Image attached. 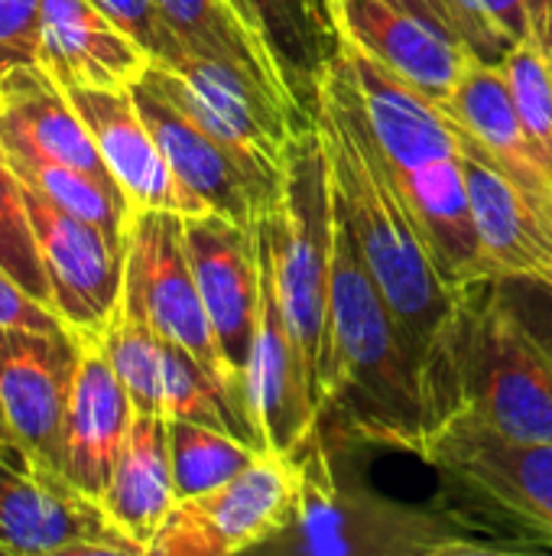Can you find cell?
I'll list each match as a JSON object with an SVG mask.
<instances>
[{"label":"cell","instance_id":"cell-1","mask_svg":"<svg viewBox=\"0 0 552 556\" xmlns=\"http://www.w3.org/2000/svg\"><path fill=\"white\" fill-rule=\"evenodd\" d=\"M312 127L329 160L338 212L351 228L387 306L394 309L410 352L423 362V352L442 326L455 290L442 280L423 244L394 166L368 127L342 55L329 65L319 85Z\"/></svg>","mask_w":552,"mask_h":556},{"label":"cell","instance_id":"cell-2","mask_svg":"<svg viewBox=\"0 0 552 556\" xmlns=\"http://www.w3.org/2000/svg\"><path fill=\"white\" fill-rule=\"evenodd\" d=\"M335 192V189H332ZM358 443L416 453L426 437L420 358L410 352L364 254L335 202L322 420Z\"/></svg>","mask_w":552,"mask_h":556},{"label":"cell","instance_id":"cell-3","mask_svg":"<svg viewBox=\"0 0 552 556\" xmlns=\"http://www.w3.org/2000/svg\"><path fill=\"white\" fill-rule=\"evenodd\" d=\"M426 430L468 420L514 443H552V358L482 277L455 300L420 362Z\"/></svg>","mask_w":552,"mask_h":556},{"label":"cell","instance_id":"cell-4","mask_svg":"<svg viewBox=\"0 0 552 556\" xmlns=\"http://www.w3.org/2000/svg\"><path fill=\"white\" fill-rule=\"evenodd\" d=\"M299 456L296 521L264 551L303 556H482L514 554L482 541L472 518L455 508H410L351 482L319 433Z\"/></svg>","mask_w":552,"mask_h":556},{"label":"cell","instance_id":"cell-5","mask_svg":"<svg viewBox=\"0 0 552 556\" xmlns=\"http://www.w3.org/2000/svg\"><path fill=\"white\" fill-rule=\"evenodd\" d=\"M335 192L316 127L293 134L283 182L260 222V248L283 323L303 355L322 414V355L329 329Z\"/></svg>","mask_w":552,"mask_h":556},{"label":"cell","instance_id":"cell-6","mask_svg":"<svg viewBox=\"0 0 552 556\" xmlns=\"http://www.w3.org/2000/svg\"><path fill=\"white\" fill-rule=\"evenodd\" d=\"M413 456L442 476L465 518L524 531L530 551L552 547V443H514L468 420H442Z\"/></svg>","mask_w":552,"mask_h":556},{"label":"cell","instance_id":"cell-7","mask_svg":"<svg viewBox=\"0 0 552 556\" xmlns=\"http://www.w3.org/2000/svg\"><path fill=\"white\" fill-rule=\"evenodd\" d=\"M143 75L198 121L264 189L280 192L283 163L293 134L303 130V124L277 94L254 75L195 52H185L172 65L150 62Z\"/></svg>","mask_w":552,"mask_h":556},{"label":"cell","instance_id":"cell-8","mask_svg":"<svg viewBox=\"0 0 552 556\" xmlns=\"http://www.w3.org/2000/svg\"><path fill=\"white\" fill-rule=\"evenodd\" d=\"M299 508V456L260 450L231 482L179 498L156 531L150 556H234L264 551Z\"/></svg>","mask_w":552,"mask_h":556},{"label":"cell","instance_id":"cell-9","mask_svg":"<svg viewBox=\"0 0 552 556\" xmlns=\"http://www.w3.org/2000/svg\"><path fill=\"white\" fill-rule=\"evenodd\" d=\"M0 551L7 556H143L101 502L20 440H0Z\"/></svg>","mask_w":552,"mask_h":556},{"label":"cell","instance_id":"cell-10","mask_svg":"<svg viewBox=\"0 0 552 556\" xmlns=\"http://www.w3.org/2000/svg\"><path fill=\"white\" fill-rule=\"evenodd\" d=\"M124 296L150 319V326L172 345L185 349L211 378H218L238 407L247 414L241 384L234 381L215 329L208 323L195 270L185 248V215L146 208L133 212L127 231V280ZM251 420V417H247Z\"/></svg>","mask_w":552,"mask_h":556},{"label":"cell","instance_id":"cell-11","mask_svg":"<svg viewBox=\"0 0 552 556\" xmlns=\"http://www.w3.org/2000/svg\"><path fill=\"white\" fill-rule=\"evenodd\" d=\"M23 195L55 316L81 342H101L124 303L127 248H117L98 225L68 215L29 186H23Z\"/></svg>","mask_w":552,"mask_h":556},{"label":"cell","instance_id":"cell-12","mask_svg":"<svg viewBox=\"0 0 552 556\" xmlns=\"http://www.w3.org/2000/svg\"><path fill=\"white\" fill-rule=\"evenodd\" d=\"M85 342L72 329L0 326V404L13 440L62 472V420Z\"/></svg>","mask_w":552,"mask_h":556},{"label":"cell","instance_id":"cell-13","mask_svg":"<svg viewBox=\"0 0 552 556\" xmlns=\"http://www.w3.org/2000/svg\"><path fill=\"white\" fill-rule=\"evenodd\" d=\"M185 248L218 349L244 394V371L260 313V228L208 212L185 218Z\"/></svg>","mask_w":552,"mask_h":556},{"label":"cell","instance_id":"cell-14","mask_svg":"<svg viewBox=\"0 0 552 556\" xmlns=\"http://www.w3.org/2000/svg\"><path fill=\"white\" fill-rule=\"evenodd\" d=\"M329 10L338 39L368 52L436 108L452 94L459 75L478 55L436 20L394 0H329Z\"/></svg>","mask_w":552,"mask_h":556},{"label":"cell","instance_id":"cell-15","mask_svg":"<svg viewBox=\"0 0 552 556\" xmlns=\"http://www.w3.org/2000/svg\"><path fill=\"white\" fill-rule=\"evenodd\" d=\"M244 401L260 450L296 456L319 433V404L303 355L283 323L260 248V313L244 371Z\"/></svg>","mask_w":552,"mask_h":556},{"label":"cell","instance_id":"cell-16","mask_svg":"<svg viewBox=\"0 0 552 556\" xmlns=\"http://www.w3.org/2000/svg\"><path fill=\"white\" fill-rule=\"evenodd\" d=\"M65 91L75 111L81 114V121L88 124L94 147L111 179L124 192L130 212L163 208V212H179L185 218L208 215V205L176 179L130 88H65Z\"/></svg>","mask_w":552,"mask_h":556},{"label":"cell","instance_id":"cell-17","mask_svg":"<svg viewBox=\"0 0 552 556\" xmlns=\"http://www.w3.org/2000/svg\"><path fill=\"white\" fill-rule=\"evenodd\" d=\"M130 91L156 143L163 147L176 179L195 199H202L208 212L247 228H260L277 192L264 189L198 121H192L146 75H140L130 85Z\"/></svg>","mask_w":552,"mask_h":556},{"label":"cell","instance_id":"cell-18","mask_svg":"<svg viewBox=\"0 0 552 556\" xmlns=\"http://www.w3.org/2000/svg\"><path fill=\"white\" fill-rule=\"evenodd\" d=\"M439 111L459 127L462 143L482 153L540 208L550 205L552 160L527 130L501 62L475 55Z\"/></svg>","mask_w":552,"mask_h":556},{"label":"cell","instance_id":"cell-19","mask_svg":"<svg viewBox=\"0 0 552 556\" xmlns=\"http://www.w3.org/2000/svg\"><path fill=\"white\" fill-rule=\"evenodd\" d=\"M0 147L3 153L49 160L117 186L68 91L39 62L0 72Z\"/></svg>","mask_w":552,"mask_h":556},{"label":"cell","instance_id":"cell-20","mask_svg":"<svg viewBox=\"0 0 552 556\" xmlns=\"http://www.w3.org/2000/svg\"><path fill=\"white\" fill-rule=\"evenodd\" d=\"M133 401L101 342H85L62 420V476L101 502L133 424Z\"/></svg>","mask_w":552,"mask_h":556},{"label":"cell","instance_id":"cell-21","mask_svg":"<svg viewBox=\"0 0 552 556\" xmlns=\"http://www.w3.org/2000/svg\"><path fill=\"white\" fill-rule=\"evenodd\" d=\"M36 62L62 88H130L150 55L94 0H39Z\"/></svg>","mask_w":552,"mask_h":556},{"label":"cell","instance_id":"cell-22","mask_svg":"<svg viewBox=\"0 0 552 556\" xmlns=\"http://www.w3.org/2000/svg\"><path fill=\"white\" fill-rule=\"evenodd\" d=\"M459 156L482 241V277H537L552 283L547 212L468 143H462Z\"/></svg>","mask_w":552,"mask_h":556},{"label":"cell","instance_id":"cell-23","mask_svg":"<svg viewBox=\"0 0 552 556\" xmlns=\"http://www.w3.org/2000/svg\"><path fill=\"white\" fill-rule=\"evenodd\" d=\"M342 62L351 75V85L361 98L368 127L390 160L394 173L420 169L442 156H459L462 137L459 127L420 91L403 85L368 52L342 39Z\"/></svg>","mask_w":552,"mask_h":556},{"label":"cell","instance_id":"cell-24","mask_svg":"<svg viewBox=\"0 0 552 556\" xmlns=\"http://www.w3.org/2000/svg\"><path fill=\"white\" fill-rule=\"evenodd\" d=\"M303 124H312L319 85L338 59L342 39L319 0H231Z\"/></svg>","mask_w":552,"mask_h":556},{"label":"cell","instance_id":"cell-25","mask_svg":"<svg viewBox=\"0 0 552 556\" xmlns=\"http://www.w3.org/2000/svg\"><path fill=\"white\" fill-rule=\"evenodd\" d=\"M394 176L442 280L452 290L482 280V241L462 156H442Z\"/></svg>","mask_w":552,"mask_h":556},{"label":"cell","instance_id":"cell-26","mask_svg":"<svg viewBox=\"0 0 552 556\" xmlns=\"http://www.w3.org/2000/svg\"><path fill=\"white\" fill-rule=\"evenodd\" d=\"M176 505L172 459H169V420L163 414H133L127 443L114 463L111 482L101 495V508L117 531L150 556V544Z\"/></svg>","mask_w":552,"mask_h":556},{"label":"cell","instance_id":"cell-27","mask_svg":"<svg viewBox=\"0 0 552 556\" xmlns=\"http://www.w3.org/2000/svg\"><path fill=\"white\" fill-rule=\"evenodd\" d=\"M159 10H163L166 23L172 26L176 39L189 52L228 62V65L241 68L247 75H254L296 117L293 104L286 101L280 81H277V72H273L270 59L264 55V49L257 46V39L251 36V29L244 26V20L231 7V0H159ZM303 127H309V124H303Z\"/></svg>","mask_w":552,"mask_h":556},{"label":"cell","instance_id":"cell-28","mask_svg":"<svg viewBox=\"0 0 552 556\" xmlns=\"http://www.w3.org/2000/svg\"><path fill=\"white\" fill-rule=\"evenodd\" d=\"M257 446L205 427L192 420H169V459H172V485L176 502L205 495L224 482H231L238 472H244L257 459Z\"/></svg>","mask_w":552,"mask_h":556},{"label":"cell","instance_id":"cell-29","mask_svg":"<svg viewBox=\"0 0 552 556\" xmlns=\"http://www.w3.org/2000/svg\"><path fill=\"white\" fill-rule=\"evenodd\" d=\"M117 378L124 381L133 410L163 414V345L166 339L150 326V319L124 296L117 319L101 339Z\"/></svg>","mask_w":552,"mask_h":556},{"label":"cell","instance_id":"cell-30","mask_svg":"<svg viewBox=\"0 0 552 556\" xmlns=\"http://www.w3.org/2000/svg\"><path fill=\"white\" fill-rule=\"evenodd\" d=\"M452 13L459 39L491 62L534 33H552V0H452Z\"/></svg>","mask_w":552,"mask_h":556},{"label":"cell","instance_id":"cell-31","mask_svg":"<svg viewBox=\"0 0 552 556\" xmlns=\"http://www.w3.org/2000/svg\"><path fill=\"white\" fill-rule=\"evenodd\" d=\"M0 270L10 280H16L33 300H39L52 309V290H49V277H46V267L39 257L23 182L13 173L3 147H0Z\"/></svg>","mask_w":552,"mask_h":556},{"label":"cell","instance_id":"cell-32","mask_svg":"<svg viewBox=\"0 0 552 556\" xmlns=\"http://www.w3.org/2000/svg\"><path fill=\"white\" fill-rule=\"evenodd\" d=\"M501 65L527 130L552 160V33L514 42Z\"/></svg>","mask_w":552,"mask_h":556},{"label":"cell","instance_id":"cell-33","mask_svg":"<svg viewBox=\"0 0 552 556\" xmlns=\"http://www.w3.org/2000/svg\"><path fill=\"white\" fill-rule=\"evenodd\" d=\"M146 55L153 65H172L189 49L176 39L172 26L166 23L159 0H94Z\"/></svg>","mask_w":552,"mask_h":556},{"label":"cell","instance_id":"cell-34","mask_svg":"<svg viewBox=\"0 0 552 556\" xmlns=\"http://www.w3.org/2000/svg\"><path fill=\"white\" fill-rule=\"evenodd\" d=\"M498 290L521 326L552 358V283L537 277H498Z\"/></svg>","mask_w":552,"mask_h":556},{"label":"cell","instance_id":"cell-35","mask_svg":"<svg viewBox=\"0 0 552 556\" xmlns=\"http://www.w3.org/2000/svg\"><path fill=\"white\" fill-rule=\"evenodd\" d=\"M39 0H0V72L36 62Z\"/></svg>","mask_w":552,"mask_h":556},{"label":"cell","instance_id":"cell-36","mask_svg":"<svg viewBox=\"0 0 552 556\" xmlns=\"http://www.w3.org/2000/svg\"><path fill=\"white\" fill-rule=\"evenodd\" d=\"M0 326H23V329H62L65 323L39 300H33L16 280L0 270ZM68 329V326H65Z\"/></svg>","mask_w":552,"mask_h":556},{"label":"cell","instance_id":"cell-37","mask_svg":"<svg viewBox=\"0 0 552 556\" xmlns=\"http://www.w3.org/2000/svg\"><path fill=\"white\" fill-rule=\"evenodd\" d=\"M394 3H400V7H407V10H416V13L429 16V20H436L439 26H446L449 33L459 36V29H455V13H452V0H394Z\"/></svg>","mask_w":552,"mask_h":556},{"label":"cell","instance_id":"cell-38","mask_svg":"<svg viewBox=\"0 0 552 556\" xmlns=\"http://www.w3.org/2000/svg\"><path fill=\"white\" fill-rule=\"evenodd\" d=\"M0 440H13L10 424H7V414H3V404H0Z\"/></svg>","mask_w":552,"mask_h":556},{"label":"cell","instance_id":"cell-39","mask_svg":"<svg viewBox=\"0 0 552 556\" xmlns=\"http://www.w3.org/2000/svg\"><path fill=\"white\" fill-rule=\"evenodd\" d=\"M319 3H322V7H325V10H329V0H319ZM329 13H332V10H329Z\"/></svg>","mask_w":552,"mask_h":556},{"label":"cell","instance_id":"cell-40","mask_svg":"<svg viewBox=\"0 0 552 556\" xmlns=\"http://www.w3.org/2000/svg\"><path fill=\"white\" fill-rule=\"evenodd\" d=\"M0 556H7V554H3V551H0Z\"/></svg>","mask_w":552,"mask_h":556}]
</instances>
